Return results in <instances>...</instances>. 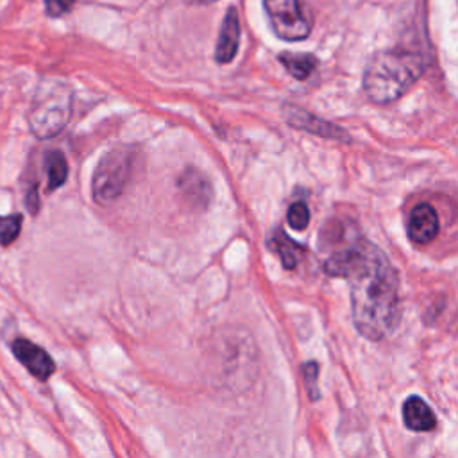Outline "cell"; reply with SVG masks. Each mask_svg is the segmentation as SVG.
<instances>
[{
    "instance_id": "1",
    "label": "cell",
    "mask_w": 458,
    "mask_h": 458,
    "mask_svg": "<svg viewBox=\"0 0 458 458\" xmlns=\"http://www.w3.org/2000/svg\"><path fill=\"white\" fill-rule=\"evenodd\" d=\"M329 276L345 277L351 286V311L358 333L383 340L399 322V276L379 247L356 240L335 250L326 261Z\"/></svg>"
},
{
    "instance_id": "2",
    "label": "cell",
    "mask_w": 458,
    "mask_h": 458,
    "mask_svg": "<svg viewBox=\"0 0 458 458\" xmlns=\"http://www.w3.org/2000/svg\"><path fill=\"white\" fill-rule=\"evenodd\" d=\"M424 72V59L411 50H381L363 72V91L374 104H388L404 95Z\"/></svg>"
},
{
    "instance_id": "3",
    "label": "cell",
    "mask_w": 458,
    "mask_h": 458,
    "mask_svg": "<svg viewBox=\"0 0 458 458\" xmlns=\"http://www.w3.org/2000/svg\"><path fill=\"white\" fill-rule=\"evenodd\" d=\"M72 114V91L59 81H43L29 111L30 132L41 140L54 138L68 123Z\"/></svg>"
},
{
    "instance_id": "4",
    "label": "cell",
    "mask_w": 458,
    "mask_h": 458,
    "mask_svg": "<svg viewBox=\"0 0 458 458\" xmlns=\"http://www.w3.org/2000/svg\"><path fill=\"white\" fill-rule=\"evenodd\" d=\"M134 159L131 147H116L100 157L91 179V195L97 204L109 206L123 193L132 177Z\"/></svg>"
},
{
    "instance_id": "5",
    "label": "cell",
    "mask_w": 458,
    "mask_h": 458,
    "mask_svg": "<svg viewBox=\"0 0 458 458\" xmlns=\"http://www.w3.org/2000/svg\"><path fill=\"white\" fill-rule=\"evenodd\" d=\"M272 30L284 41H301L311 32V16L302 0H263Z\"/></svg>"
},
{
    "instance_id": "6",
    "label": "cell",
    "mask_w": 458,
    "mask_h": 458,
    "mask_svg": "<svg viewBox=\"0 0 458 458\" xmlns=\"http://www.w3.org/2000/svg\"><path fill=\"white\" fill-rule=\"evenodd\" d=\"M284 118L292 127L301 129V131H308V132L322 136V138L338 140V141H349L351 140L349 134L342 127L333 125V123L308 113L306 109L292 106V104L284 106Z\"/></svg>"
},
{
    "instance_id": "7",
    "label": "cell",
    "mask_w": 458,
    "mask_h": 458,
    "mask_svg": "<svg viewBox=\"0 0 458 458\" xmlns=\"http://www.w3.org/2000/svg\"><path fill=\"white\" fill-rule=\"evenodd\" d=\"M14 356L18 358V361L39 381L48 379L54 370H55V363L52 360V356L39 345L32 344L27 338H16L11 345Z\"/></svg>"
},
{
    "instance_id": "8",
    "label": "cell",
    "mask_w": 458,
    "mask_h": 458,
    "mask_svg": "<svg viewBox=\"0 0 458 458\" xmlns=\"http://www.w3.org/2000/svg\"><path fill=\"white\" fill-rule=\"evenodd\" d=\"M438 215L435 211V208L431 204H417L410 216H408V224H406V231L408 236L413 243H429L437 238L438 234Z\"/></svg>"
},
{
    "instance_id": "9",
    "label": "cell",
    "mask_w": 458,
    "mask_h": 458,
    "mask_svg": "<svg viewBox=\"0 0 458 458\" xmlns=\"http://www.w3.org/2000/svg\"><path fill=\"white\" fill-rule=\"evenodd\" d=\"M238 45H240V20H238V13L234 7H229L222 27H220V34L216 39V48H215V59L220 64L231 63L238 52Z\"/></svg>"
},
{
    "instance_id": "10",
    "label": "cell",
    "mask_w": 458,
    "mask_h": 458,
    "mask_svg": "<svg viewBox=\"0 0 458 458\" xmlns=\"http://www.w3.org/2000/svg\"><path fill=\"white\" fill-rule=\"evenodd\" d=\"M177 186L184 200H188L193 208H206L211 200V184L195 168H188L177 179Z\"/></svg>"
},
{
    "instance_id": "11",
    "label": "cell",
    "mask_w": 458,
    "mask_h": 458,
    "mask_svg": "<svg viewBox=\"0 0 458 458\" xmlns=\"http://www.w3.org/2000/svg\"><path fill=\"white\" fill-rule=\"evenodd\" d=\"M404 426L411 431H431L437 426V419L431 408L417 395H411L403 404Z\"/></svg>"
},
{
    "instance_id": "12",
    "label": "cell",
    "mask_w": 458,
    "mask_h": 458,
    "mask_svg": "<svg viewBox=\"0 0 458 458\" xmlns=\"http://www.w3.org/2000/svg\"><path fill=\"white\" fill-rule=\"evenodd\" d=\"M268 245L279 254L281 258V263L284 268H295L301 259H302V254H304V249L295 242L292 240L283 229H276L274 234L270 236L268 240Z\"/></svg>"
},
{
    "instance_id": "13",
    "label": "cell",
    "mask_w": 458,
    "mask_h": 458,
    "mask_svg": "<svg viewBox=\"0 0 458 458\" xmlns=\"http://www.w3.org/2000/svg\"><path fill=\"white\" fill-rule=\"evenodd\" d=\"M279 61L286 68V72L299 81L308 79L313 73V70L317 68V57L311 54L283 52V54H279Z\"/></svg>"
},
{
    "instance_id": "14",
    "label": "cell",
    "mask_w": 458,
    "mask_h": 458,
    "mask_svg": "<svg viewBox=\"0 0 458 458\" xmlns=\"http://www.w3.org/2000/svg\"><path fill=\"white\" fill-rule=\"evenodd\" d=\"M45 170H47V184H48V190L54 191L57 190L59 186H63V182L66 181L68 177V163H66V157L63 152L59 150H50L47 152V157H45Z\"/></svg>"
},
{
    "instance_id": "15",
    "label": "cell",
    "mask_w": 458,
    "mask_h": 458,
    "mask_svg": "<svg viewBox=\"0 0 458 458\" xmlns=\"http://www.w3.org/2000/svg\"><path fill=\"white\" fill-rule=\"evenodd\" d=\"M21 224H23V218L18 213L0 216V245L4 247L11 245L20 236Z\"/></svg>"
},
{
    "instance_id": "16",
    "label": "cell",
    "mask_w": 458,
    "mask_h": 458,
    "mask_svg": "<svg viewBox=\"0 0 458 458\" xmlns=\"http://www.w3.org/2000/svg\"><path fill=\"white\" fill-rule=\"evenodd\" d=\"M286 220H288V225L295 231H302L308 227L310 224V209L304 202H293L290 208H288V213H286Z\"/></svg>"
},
{
    "instance_id": "17",
    "label": "cell",
    "mask_w": 458,
    "mask_h": 458,
    "mask_svg": "<svg viewBox=\"0 0 458 458\" xmlns=\"http://www.w3.org/2000/svg\"><path fill=\"white\" fill-rule=\"evenodd\" d=\"M302 370V377H304V386H306V392L310 395L311 401H317L320 397L318 394V388H317V377H318V365L315 361H306L302 363L301 367Z\"/></svg>"
},
{
    "instance_id": "18",
    "label": "cell",
    "mask_w": 458,
    "mask_h": 458,
    "mask_svg": "<svg viewBox=\"0 0 458 458\" xmlns=\"http://www.w3.org/2000/svg\"><path fill=\"white\" fill-rule=\"evenodd\" d=\"M45 5L50 16H61L72 9L73 0H45Z\"/></svg>"
},
{
    "instance_id": "19",
    "label": "cell",
    "mask_w": 458,
    "mask_h": 458,
    "mask_svg": "<svg viewBox=\"0 0 458 458\" xmlns=\"http://www.w3.org/2000/svg\"><path fill=\"white\" fill-rule=\"evenodd\" d=\"M195 4H209V2H215V0H191Z\"/></svg>"
}]
</instances>
